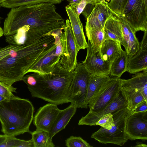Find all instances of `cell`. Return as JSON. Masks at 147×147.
<instances>
[{"label": "cell", "mask_w": 147, "mask_h": 147, "mask_svg": "<svg viewBox=\"0 0 147 147\" xmlns=\"http://www.w3.org/2000/svg\"><path fill=\"white\" fill-rule=\"evenodd\" d=\"M62 34L58 38L56 45L31 68L28 73L42 74L50 72L53 70L62 55V51L56 47L57 42Z\"/></svg>", "instance_id": "2e32d148"}, {"label": "cell", "mask_w": 147, "mask_h": 147, "mask_svg": "<svg viewBox=\"0 0 147 147\" xmlns=\"http://www.w3.org/2000/svg\"><path fill=\"white\" fill-rule=\"evenodd\" d=\"M121 16L135 33L147 32V0H128Z\"/></svg>", "instance_id": "52a82bcc"}, {"label": "cell", "mask_w": 147, "mask_h": 147, "mask_svg": "<svg viewBox=\"0 0 147 147\" xmlns=\"http://www.w3.org/2000/svg\"><path fill=\"white\" fill-rule=\"evenodd\" d=\"M24 140L16 138L14 136H7L0 147H21Z\"/></svg>", "instance_id": "d6a6232c"}, {"label": "cell", "mask_w": 147, "mask_h": 147, "mask_svg": "<svg viewBox=\"0 0 147 147\" xmlns=\"http://www.w3.org/2000/svg\"><path fill=\"white\" fill-rule=\"evenodd\" d=\"M110 75H91L88 81L84 108L87 109L90 99L99 90L103 84L108 80Z\"/></svg>", "instance_id": "603a6c76"}, {"label": "cell", "mask_w": 147, "mask_h": 147, "mask_svg": "<svg viewBox=\"0 0 147 147\" xmlns=\"http://www.w3.org/2000/svg\"><path fill=\"white\" fill-rule=\"evenodd\" d=\"M70 86V102L77 108H84L87 88L90 74L82 63H78Z\"/></svg>", "instance_id": "ba28073f"}, {"label": "cell", "mask_w": 147, "mask_h": 147, "mask_svg": "<svg viewBox=\"0 0 147 147\" xmlns=\"http://www.w3.org/2000/svg\"><path fill=\"white\" fill-rule=\"evenodd\" d=\"M103 31L105 39H110L118 42L124 47L125 44L120 21L113 13L106 20Z\"/></svg>", "instance_id": "d6986e66"}, {"label": "cell", "mask_w": 147, "mask_h": 147, "mask_svg": "<svg viewBox=\"0 0 147 147\" xmlns=\"http://www.w3.org/2000/svg\"><path fill=\"white\" fill-rule=\"evenodd\" d=\"M91 1L95 3L100 2L104 0H88Z\"/></svg>", "instance_id": "b9f144b4"}, {"label": "cell", "mask_w": 147, "mask_h": 147, "mask_svg": "<svg viewBox=\"0 0 147 147\" xmlns=\"http://www.w3.org/2000/svg\"><path fill=\"white\" fill-rule=\"evenodd\" d=\"M32 135L34 147H54L55 145L47 131L36 129L30 133Z\"/></svg>", "instance_id": "4316f807"}, {"label": "cell", "mask_w": 147, "mask_h": 147, "mask_svg": "<svg viewBox=\"0 0 147 147\" xmlns=\"http://www.w3.org/2000/svg\"><path fill=\"white\" fill-rule=\"evenodd\" d=\"M0 7H1V6H0Z\"/></svg>", "instance_id": "bcb514c9"}, {"label": "cell", "mask_w": 147, "mask_h": 147, "mask_svg": "<svg viewBox=\"0 0 147 147\" xmlns=\"http://www.w3.org/2000/svg\"><path fill=\"white\" fill-rule=\"evenodd\" d=\"M121 86L131 88L139 91L147 101V70L137 73L128 79H121Z\"/></svg>", "instance_id": "44dd1931"}, {"label": "cell", "mask_w": 147, "mask_h": 147, "mask_svg": "<svg viewBox=\"0 0 147 147\" xmlns=\"http://www.w3.org/2000/svg\"><path fill=\"white\" fill-rule=\"evenodd\" d=\"M112 13L105 0L97 3L86 19L85 26L103 30L106 20Z\"/></svg>", "instance_id": "9a60e30c"}, {"label": "cell", "mask_w": 147, "mask_h": 147, "mask_svg": "<svg viewBox=\"0 0 147 147\" xmlns=\"http://www.w3.org/2000/svg\"><path fill=\"white\" fill-rule=\"evenodd\" d=\"M34 108L28 99L15 96L0 103L1 131L10 136H16L26 132L30 133L33 120Z\"/></svg>", "instance_id": "277c9868"}, {"label": "cell", "mask_w": 147, "mask_h": 147, "mask_svg": "<svg viewBox=\"0 0 147 147\" xmlns=\"http://www.w3.org/2000/svg\"><path fill=\"white\" fill-rule=\"evenodd\" d=\"M119 42L110 39H105L98 51L102 59L112 62L120 54L122 49Z\"/></svg>", "instance_id": "7402d4cb"}, {"label": "cell", "mask_w": 147, "mask_h": 147, "mask_svg": "<svg viewBox=\"0 0 147 147\" xmlns=\"http://www.w3.org/2000/svg\"><path fill=\"white\" fill-rule=\"evenodd\" d=\"M86 33L95 52L99 51L101 45L105 39L103 30H100L85 26Z\"/></svg>", "instance_id": "484cf974"}, {"label": "cell", "mask_w": 147, "mask_h": 147, "mask_svg": "<svg viewBox=\"0 0 147 147\" xmlns=\"http://www.w3.org/2000/svg\"><path fill=\"white\" fill-rule=\"evenodd\" d=\"M115 15L121 23L125 44V51L128 57H130L138 50L140 42L136 36L135 32L125 20L121 15Z\"/></svg>", "instance_id": "ac0fdd59"}, {"label": "cell", "mask_w": 147, "mask_h": 147, "mask_svg": "<svg viewBox=\"0 0 147 147\" xmlns=\"http://www.w3.org/2000/svg\"><path fill=\"white\" fill-rule=\"evenodd\" d=\"M87 43L86 57L82 63L84 67L91 75H110L112 62L103 60L99 52L94 51L88 40Z\"/></svg>", "instance_id": "8fae6325"}, {"label": "cell", "mask_w": 147, "mask_h": 147, "mask_svg": "<svg viewBox=\"0 0 147 147\" xmlns=\"http://www.w3.org/2000/svg\"><path fill=\"white\" fill-rule=\"evenodd\" d=\"M113 13L121 15L128 0H105Z\"/></svg>", "instance_id": "f1b7e54d"}, {"label": "cell", "mask_w": 147, "mask_h": 147, "mask_svg": "<svg viewBox=\"0 0 147 147\" xmlns=\"http://www.w3.org/2000/svg\"><path fill=\"white\" fill-rule=\"evenodd\" d=\"M113 122V115L112 114L109 113L100 118L96 123L95 125H99L103 128L109 129L112 127Z\"/></svg>", "instance_id": "1f68e13d"}, {"label": "cell", "mask_w": 147, "mask_h": 147, "mask_svg": "<svg viewBox=\"0 0 147 147\" xmlns=\"http://www.w3.org/2000/svg\"><path fill=\"white\" fill-rule=\"evenodd\" d=\"M17 88L0 82V95L6 99H9L14 96L12 92H16Z\"/></svg>", "instance_id": "4dcf8cb0"}, {"label": "cell", "mask_w": 147, "mask_h": 147, "mask_svg": "<svg viewBox=\"0 0 147 147\" xmlns=\"http://www.w3.org/2000/svg\"><path fill=\"white\" fill-rule=\"evenodd\" d=\"M96 3H88L86 5L82 13L86 19L87 18L91 13Z\"/></svg>", "instance_id": "d590c367"}, {"label": "cell", "mask_w": 147, "mask_h": 147, "mask_svg": "<svg viewBox=\"0 0 147 147\" xmlns=\"http://www.w3.org/2000/svg\"><path fill=\"white\" fill-rule=\"evenodd\" d=\"M52 41L45 36L30 44L18 45L0 60V82L11 86L21 81L29 70L51 50Z\"/></svg>", "instance_id": "3957f363"}, {"label": "cell", "mask_w": 147, "mask_h": 147, "mask_svg": "<svg viewBox=\"0 0 147 147\" xmlns=\"http://www.w3.org/2000/svg\"><path fill=\"white\" fill-rule=\"evenodd\" d=\"M6 99L4 97L0 95V103Z\"/></svg>", "instance_id": "7bdbcfd3"}, {"label": "cell", "mask_w": 147, "mask_h": 147, "mask_svg": "<svg viewBox=\"0 0 147 147\" xmlns=\"http://www.w3.org/2000/svg\"><path fill=\"white\" fill-rule=\"evenodd\" d=\"M127 100L121 89L114 98L101 111L96 113H88L80 120L78 125H95L96 123L103 116L127 108Z\"/></svg>", "instance_id": "7c38bea8"}, {"label": "cell", "mask_w": 147, "mask_h": 147, "mask_svg": "<svg viewBox=\"0 0 147 147\" xmlns=\"http://www.w3.org/2000/svg\"><path fill=\"white\" fill-rule=\"evenodd\" d=\"M2 18L1 17H0V22H1V20L2 19Z\"/></svg>", "instance_id": "f6af8a7d"}, {"label": "cell", "mask_w": 147, "mask_h": 147, "mask_svg": "<svg viewBox=\"0 0 147 147\" xmlns=\"http://www.w3.org/2000/svg\"><path fill=\"white\" fill-rule=\"evenodd\" d=\"M65 145L67 147H92L86 141L80 136H71L65 141Z\"/></svg>", "instance_id": "f546056e"}, {"label": "cell", "mask_w": 147, "mask_h": 147, "mask_svg": "<svg viewBox=\"0 0 147 147\" xmlns=\"http://www.w3.org/2000/svg\"><path fill=\"white\" fill-rule=\"evenodd\" d=\"M17 46L16 45H10L3 47L0 48V60L8 55L11 51L16 48Z\"/></svg>", "instance_id": "836d02e7"}, {"label": "cell", "mask_w": 147, "mask_h": 147, "mask_svg": "<svg viewBox=\"0 0 147 147\" xmlns=\"http://www.w3.org/2000/svg\"><path fill=\"white\" fill-rule=\"evenodd\" d=\"M121 86V89L127 101V108L129 111L132 112L139 104L145 100L139 91L129 87Z\"/></svg>", "instance_id": "cb8c5ba5"}, {"label": "cell", "mask_w": 147, "mask_h": 147, "mask_svg": "<svg viewBox=\"0 0 147 147\" xmlns=\"http://www.w3.org/2000/svg\"><path fill=\"white\" fill-rule=\"evenodd\" d=\"M7 136L4 134L0 135V145L3 143L6 139Z\"/></svg>", "instance_id": "f35d334b"}, {"label": "cell", "mask_w": 147, "mask_h": 147, "mask_svg": "<svg viewBox=\"0 0 147 147\" xmlns=\"http://www.w3.org/2000/svg\"><path fill=\"white\" fill-rule=\"evenodd\" d=\"M147 111V101L144 100L139 104L133 111V113H138Z\"/></svg>", "instance_id": "8d00e7d4"}, {"label": "cell", "mask_w": 147, "mask_h": 147, "mask_svg": "<svg viewBox=\"0 0 147 147\" xmlns=\"http://www.w3.org/2000/svg\"><path fill=\"white\" fill-rule=\"evenodd\" d=\"M63 0H9L2 2L1 7L7 8H12L22 5L49 3L54 5L60 4Z\"/></svg>", "instance_id": "83f0119b"}, {"label": "cell", "mask_w": 147, "mask_h": 147, "mask_svg": "<svg viewBox=\"0 0 147 147\" xmlns=\"http://www.w3.org/2000/svg\"><path fill=\"white\" fill-rule=\"evenodd\" d=\"M4 34L3 29L0 26V37L2 36Z\"/></svg>", "instance_id": "60d3db41"}, {"label": "cell", "mask_w": 147, "mask_h": 147, "mask_svg": "<svg viewBox=\"0 0 147 147\" xmlns=\"http://www.w3.org/2000/svg\"><path fill=\"white\" fill-rule=\"evenodd\" d=\"M90 3H95L88 0H81L75 8L78 15L80 16L84 9L86 5Z\"/></svg>", "instance_id": "e575fe53"}, {"label": "cell", "mask_w": 147, "mask_h": 147, "mask_svg": "<svg viewBox=\"0 0 147 147\" xmlns=\"http://www.w3.org/2000/svg\"><path fill=\"white\" fill-rule=\"evenodd\" d=\"M9 0H0V4L3 2Z\"/></svg>", "instance_id": "ee69618b"}, {"label": "cell", "mask_w": 147, "mask_h": 147, "mask_svg": "<svg viewBox=\"0 0 147 147\" xmlns=\"http://www.w3.org/2000/svg\"><path fill=\"white\" fill-rule=\"evenodd\" d=\"M137 143V144L135 146V147H146L147 146V145L146 144H143V143Z\"/></svg>", "instance_id": "ab89813d"}, {"label": "cell", "mask_w": 147, "mask_h": 147, "mask_svg": "<svg viewBox=\"0 0 147 147\" xmlns=\"http://www.w3.org/2000/svg\"><path fill=\"white\" fill-rule=\"evenodd\" d=\"M128 59L126 52L122 49L120 55L112 62L110 75L120 78L122 74L127 71Z\"/></svg>", "instance_id": "d4e9b609"}, {"label": "cell", "mask_w": 147, "mask_h": 147, "mask_svg": "<svg viewBox=\"0 0 147 147\" xmlns=\"http://www.w3.org/2000/svg\"><path fill=\"white\" fill-rule=\"evenodd\" d=\"M68 16L73 34L80 50L87 48L88 45L84 34L83 25L80 16L76 12L75 8L69 5L65 7Z\"/></svg>", "instance_id": "e0dca14e"}, {"label": "cell", "mask_w": 147, "mask_h": 147, "mask_svg": "<svg viewBox=\"0 0 147 147\" xmlns=\"http://www.w3.org/2000/svg\"><path fill=\"white\" fill-rule=\"evenodd\" d=\"M74 73L64 68L59 62L51 72L25 75L23 81L32 97L57 105L70 102V86Z\"/></svg>", "instance_id": "7a4b0ae2"}, {"label": "cell", "mask_w": 147, "mask_h": 147, "mask_svg": "<svg viewBox=\"0 0 147 147\" xmlns=\"http://www.w3.org/2000/svg\"><path fill=\"white\" fill-rule=\"evenodd\" d=\"M147 70V32H144L139 48L133 56L128 57L127 71L136 74Z\"/></svg>", "instance_id": "5bb4252c"}, {"label": "cell", "mask_w": 147, "mask_h": 147, "mask_svg": "<svg viewBox=\"0 0 147 147\" xmlns=\"http://www.w3.org/2000/svg\"><path fill=\"white\" fill-rule=\"evenodd\" d=\"M81 0H68L69 2V5L75 8Z\"/></svg>", "instance_id": "74e56055"}, {"label": "cell", "mask_w": 147, "mask_h": 147, "mask_svg": "<svg viewBox=\"0 0 147 147\" xmlns=\"http://www.w3.org/2000/svg\"><path fill=\"white\" fill-rule=\"evenodd\" d=\"M121 88L120 78H110L90 99L88 113H96L101 111L114 98Z\"/></svg>", "instance_id": "8992f818"}, {"label": "cell", "mask_w": 147, "mask_h": 147, "mask_svg": "<svg viewBox=\"0 0 147 147\" xmlns=\"http://www.w3.org/2000/svg\"><path fill=\"white\" fill-rule=\"evenodd\" d=\"M64 32L61 35L62 55L60 64L70 71H73L77 64V55L79 51L74 38L69 20L67 19L63 26Z\"/></svg>", "instance_id": "9c48e42d"}, {"label": "cell", "mask_w": 147, "mask_h": 147, "mask_svg": "<svg viewBox=\"0 0 147 147\" xmlns=\"http://www.w3.org/2000/svg\"><path fill=\"white\" fill-rule=\"evenodd\" d=\"M125 133L128 140H147V111L132 113L126 123Z\"/></svg>", "instance_id": "30bf717a"}, {"label": "cell", "mask_w": 147, "mask_h": 147, "mask_svg": "<svg viewBox=\"0 0 147 147\" xmlns=\"http://www.w3.org/2000/svg\"><path fill=\"white\" fill-rule=\"evenodd\" d=\"M77 108L76 105L71 103L65 109L61 110L49 133L51 138H52L55 135L65 128L75 114Z\"/></svg>", "instance_id": "ffe728a7"}, {"label": "cell", "mask_w": 147, "mask_h": 147, "mask_svg": "<svg viewBox=\"0 0 147 147\" xmlns=\"http://www.w3.org/2000/svg\"><path fill=\"white\" fill-rule=\"evenodd\" d=\"M127 108L121 109L112 113L113 122L109 129L101 127L91 136L100 143L112 144L122 146L127 141L125 128L126 121L129 116L132 113Z\"/></svg>", "instance_id": "5b68a950"}, {"label": "cell", "mask_w": 147, "mask_h": 147, "mask_svg": "<svg viewBox=\"0 0 147 147\" xmlns=\"http://www.w3.org/2000/svg\"><path fill=\"white\" fill-rule=\"evenodd\" d=\"M60 110L57 105L50 103L40 107L33 119L36 129L49 133Z\"/></svg>", "instance_id": "4fadbf2b"}, {"label": "cell", "mask_w": 147, "mask_h": 147, "mask_svg": "<svg viewBox=\"0 0 147 147\" xmlns=\"http://www.w3.org/2000/svg\"><path fill=\"white\" fill-rule=\"evenodd\" d=\"M64 19L56 11L55 5L49 3L22 5L11 8L4 23L5 36L16 34L24 26H29L19 32L18 41L21 45L32 43L51 31L63 28Z\"/></svg>", "instance_id": "6da1fadb"}]
</instances>
